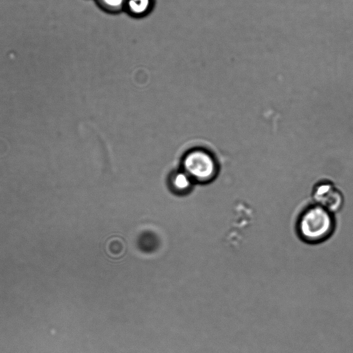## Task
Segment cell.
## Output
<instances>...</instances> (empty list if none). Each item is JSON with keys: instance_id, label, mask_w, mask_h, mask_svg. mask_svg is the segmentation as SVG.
Wrapping results in <instances>:
<instances>
[{"instance_id": "cell-5", "label": "cell", "mask_w": 353, "mask_h": 353, "mask_svg": "<svg viewBox=\"0 0 353 353\" xmlns=\"http://www.w3.org/2000/svg\"><path fill=\"white\" fill-rule=\"evenodd\" d=\"M192 180L185 172H179L173 176L171 183L174 190L183 192L190 188Z\"/></svg>"}, {"instance_id": "cell-1", "label": "cell", "mask_w": 353, "mask_h": 353, "mask_svg": "<svg viewBox=\"0 0 353 353\" xmlns=\"http://www.w3.org/2000/svg\"><path fill=\"white\" fill-rule=\"evenodd\" d=\"M335 228L332 213L319 205L308 208L297 224L300 238L309 243H318L329 238Z\"/></svg>"}, {"instance_id": "cell-6", "label": "cell", "mask_w": 353, "mask_h": 353, "mask_svg": "<svg viewBox=\"0 0 353 353\" xmlns=\"http://www.w3.org/2000/svg\"><path fill=\"white\" fill-rule=\"evenodd\" d=\"M125 3L130 12L140 15L149 10L151 0H127Z\"/></svg>"}, {"instance_id": "cell-7", "label": "cell", "mask_w": 353, "mask_h": 353, "mask_svg": "<svg viewBox=\"0 0 353 353\" xmlns=\"http://www.w3.org/2000/svg\"><path fill=\"white\" fill-rule=\"evenodd\" d=\"M127 0H98L101 6L109 11H117L120 10Z\"/></svg>"}, {"instance_id": "cell-4", "label": "cell", "mask_w": 353, "mask_h": 353, "mask_svg": "<svg viewBox=\"0 0 353 353\" xmlns=\"http://www.w3.org/2000/svg\"><path fill=\"white\" fill-rule=\"evenodd\" d=\"M138 249L145 254H152L160 246V239L157 234L151 231L141 233L137 240Z\"/></svg>"}, {"instance_id": "cell-3", "label": "cell", "mask_w": 353, "mask_h": 353, "mask_svg": "<svg viewBox=\"0 0 353 353\" xmlns=\"http://www.w3.org/2000/svg\"><path fill=\"white\" fill-rule=\"evenodd\" d=\"M313 198L316 205L331 213L339 210L343 202L342 194L339 190L332 184L327 183L319 184L315 188Z\"/></svg>"}, {"instance_id": "cell-2", "label": "cell", "mask_w": 353, "mask_h": 353, "mask_svg": "<svg viewBox=\"0 0 353 353\" xmlns=\"http://www.w3.org/2000/svg\"><path fill=\"white\" fill-rule=\"evenodd\" d=\"M184 172L192 179L205 182L214 178L217 166L214 157L208 152L195 150L190 152L184 158Z\"/></svg>"}]
</instances>
